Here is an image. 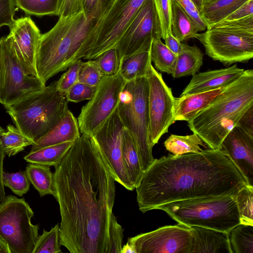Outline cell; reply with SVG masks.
<instances>
[{"label": "cell", "instance_id": "26", "mask_svg": "<svg viewBox=\"0 0 253 253\" xmlns=\"http://www.w3.org/2000/svg\"><path fill=\"white\" fill-rule=\"evenodd\" d=\"M74 142H66L31 150L24 159L29 163L55 167L61 161Z\"/></svg>", "mask_w": 253, "mask_h": 253}, {"label": "cell", "instance_id": "49", "mask_svg": "<svg viewBox=\"0 0 253 253\" xmlns=\"http://www.w3.org/2000/svg\"><path fill=\"white\" fill-rule=\"evenodd\" d=\"M82 11L80 0H64L58 16L70 15Z\"/></svg>", "mask_w": 253, "mask_h": 253}, {"label": "cell", "instance_id": "18", "mask_svg": "<svg viewBox=\"0 0 253 253\" xmlns=\"http://www.w3.org/2000/svg\"><path fill=\"white\" fill-rule=\"evenodd\" d=\"M219 150L235 164L253 186V136L239 126H235L226 136Z\"/></svg>", "mask_w": 253, "mask_h": 253}, {"label": "cell", "instance_id": "17", "mask_svg": "<svg viewBox=\"0 0 253 253\" xmlns=\"http://www.w3.org/2000/svg\"><path fill=\"white\" fill-rule=\"evenodd\" d=\"M9 28L8 35L25 73L37 77L36 58L42 34L40 29L29 16L15 19Z\"/></svg>", "mask_w": 253, "mask_h": 253}, {"label": "cell", "instance_id": "15", "mask_svg": "<svg viewBox=\"0 0 253 253\" xmlns=\"http://www.w3.org/2000/svg\"><path fill=\"white\" fill-rule=\"evenodd\" d=\"M135 253H189L190 227L178 223L128 238Z\"/></svg>", "mask_w": 253, "mask_h": 253}, {"label": "cell", "instance_id": "7", "mask_svg": "<svg viewBox=\"0 0 253 253\" xmlns=\"http://www.w3.org/2000/svg\"><path fill=\"white\" fill-rule=\"evenodd\" d=\"M148 93L146 76L127 82L117 108L124 127L133 137L144 172L155 160L150 140Z\"/></svg>", "mask_w": 253, "mask_h": 253}, {"label": "cell", "instance_id": "53", "mask_svg": "<svg viewBox=\"0 0 253 253\" xmlns=\"http://www.w3.org/2000/svg\"><path fill=\"white\" fill-rule=\"evenodd\" d=\"M113 0H99L98 12L96 20L103 14Z\"/></svg>", "mask_w": 253, "mask_h": 253}, {"label": "cell", "instance_id": "38", "mask_svg": "<svg viewBox=\"0 0 253 253\" xmlns=\"http://www.w3.org/2000/svg\"><path fill=\"white\" fill-rule=\"evenodd\" d=\"M2 179L4 186L19 196L27 193L30 189V182L25 171L9 173L3 171Z\"/></svg>", "mask_w": 253, "mask_h": 253}, {"label": "cell", "instance_id": "3", "mask_svg": "<svg viewBox=\"0 0 253 253\" xmlns=\"http://www.w3.org/2000/svg\"><path fill=\"white\" fill-rule=\"evenodd\" d=\"M253 105V70H245L224 87L211 103L187 122L190 129L209 148L219 149L223 140Z\"/></svg>", "mask_w": 253, "mask_h": 253}, {"label": "cell", "instance_id": "46", "mask_svg": "<svg viewBox=\"0 0 253 253\" xmlns=\"http://www.w3.org/2000/svg\"><path fill=\"white\" fill-rule=\"evenodd\" d=\"M15 4L14 0H0V28L9 27L14 21Z\"/></svg>", "mask_w": 253, "mask_h": 253}, {"label": "cell", "instance_id": "43", "mask_svg": "<svg viewBox=\"0 0 253 253\" xmlns=\"http://www.w3.org/2000/svg\"><path fill=\"white\" fill-rule=\"evenodd\" d=\"M215 27L253 33V15L237 19L222 20L207 29Z\"/></svg>", "mask_w": 253, "mask_h": 253}, {"label": "cell", "instance_id": "32", "mask_svg": "<svg viewBox=\"0 0 253 253\" xmlns=\"http://www.w3.org/2000/svg\"><path fill=\"white\" fill-rule=\"evenodd\" d=\"M161 38L153 39L151 46V59L157 70L171 75L177 55L164 43Z\"/></svg>", "mask_w": 253, "mask_h": 253}, {"label": "cell", "instance_id": "50", "mask_svg": "<svg viewBox=\"0 0 253 253\" xmlns=\"http://www.w3.org/2000/svg\"><path fill=\"white\" fill-rule=\"evenodd\" d=\"M80 0L82 10L86 17L96 20L98 12L99 0Z\"/></svg>", "mask_w": 253, "mask_h": 253}, {"label": "cell", "instance_id": "42", "mask_svg": "<svg viewBox=\"0 0 253 253\" xmlns=\"http://www.w3.org/2000/svg\"><path fill=\"white\" fill-rule=\"evenodd\" d=\"M97 87L78 82L65 93L68 102L78 103L89 100L94 95Z\"/></svg>", "mask_w": 253, "mask_h": 253}, {"label": "cell", "instance_id": "28", "mask_svg": "<svg viewBox=\"0 0 253 253\" xmlns=\"http://www.w3.org/2000/svg\"><path fill=\"white\" fill-rule=\"evenodd\" d=\"M171 32L179 42L196 38L199 32L191 19L175 0H171Z\"/></svg>", "mask_w": 253, "mask_h": 253}, {"label": "cell", "instance_id": "58", "mask_svg": "<svg viewBox=\"0 0 253 253\" xmlns=\"http://www.w3.org/2000/svg\"><path fill=\"white\" fill-rule=\"evenodd\" d=\"M212 0H203V5L206 3H208V2L212 1Z\"/></svg>", "mask_w": 253, "mask_h": 253}, {"label": "cell", "instance_id": "35", "mask_svg": "<svg viewBox=\"0 0 253 253\" xmlns=\"http://www.w3.org/2000/svg\"><path fill=\"white\" fill-rule=\"evenodd\" d=\"M235 197L241 223L253 225V186H244Z\"/></svg>", "mask_w": 253, "mask_h": 253}, {"label": "cell", "instance_id": "54", "mask_svg": "<svg viewBox=\"0 0 253 253\" xmlns=\"http://www.w3.org/2000/svg\"><path fill=\"white\" fill-rule=\"evenodd\" d=\"M0 253H10L6 243L0 237Z\"/></svg>", "mask_w": 253, "mask_h": 253}, {"label": "cell", "instance_id": "36", "mask_svg": "<svg viewBox=\"0 0 253 253\" xmlns=\"http://www.w3.org/2000/svg\"><path fill=\"white\" fill-rule=\"evenodd\" d=\"M61 246L57 223L49 231L43 229L42 234L38 236L33 253H60Z\"/></svg>", "mask_w": 253, "mask_h": 253}, {"label": "cell", "instance_id": "6", "mask_svg": "<svg viewBox=\"0 0 253 253\" xmlns=\"http://www.w3.org/2000/svg\"><path fill=\"white\" fill-rule=\"evenodd\" d=\"M156 210L166 212L178 223L228 233L241 223L235 196L209 197L177 201Z\"/></svg>", "mask_w": 253, "mask_h": 253}, {"label": "cell", "instance_id": "48", "mask_svg": "<svg viewBox=\"0 0 253 253\" xmlns=\"http://www.w3.org/2000/svg\"><path fill=\"white\" fill-rule=\"evenodd\" d=\"M236 126L253 136V105L244 113L238 122Z\"/></svg>", "mask_w": 253, "mask_h": 253}, {"label": "cell", "instance_id": "39", "mask_svg": "<svg viewBox=\"0 0 253 253\" xmlns=\"http://www.w3.org/2000/svg\"><path fill=\"white\" fill-rule=\"evenodd\" d=\"M163 40L171 32V0H153Z\"/></svg>", "mask_w": 253, "mask_h": 253}, {"label": "cell", "instance_id": "22", "mask_svg": "<svg viewBox=\"0 0 253 253\" xmlns=\"http://www.w3.org/2000/svg\"><path fill=\"white\" fill-rule=\"evenodd\" d=\"M224 87L203 92L184 95L178 98L175 97V122L191 121L199 112L211 103L222 90Z\"/></svg>", "mask_w": 253, "mask_h": 253}, {"label": "cell", "instance_id": "24", "mask_svg": "<svg viewBox=\"0 0 253 253\" xmlns=\"http://www.w3.org/2000/svg\"><path fill=\"white\" fill-rule=\"evenodd\" d=\"M122 155L129 179L135 189L139 184L144 172L141 167L133 137L129 131L125 128L122 134Z\"/></svg>", "mask_w": 253, "mask_h": 253}, {"label": "cell", "instance_id": "44", "mask_svg": "<svg viewBox=\"0 0 253 253\" xmlns=\"http://www.w3.org/2000/svg\"><path fill=\"white\" fill-rule=\"evenodd\" d=\"M124 231L114 215L109 228L108 253H120L123 246Z\"/></svg>", "mask_w": 253, "mask_h": 253}, {"label": "cell", "instance_id": "8", "mask_svg": "<svg viewBox=\"0 0 253 253\" xmlns=\"http://www.w3.org/2000/svg\"><path fill=\"white\" fill-rule=\"evenodd\" d=\"M145 0H114L95 20L76 57L92 60L115 48L122 34Z\"/></svg>", "mask_w": 253, "mask_h": 253}, {"label": "cell", "instance_id": "2", "mask_svg": "<svg viewBox=\"0 0 253 253\" xmlns=\"http://www.w3.org/2000/svg\"><path fill=\"white\" fill-rule=\"evenodd\" d=\"M247 181L219 149L169 155L155 159L135 188L143 213L168 203L199 198L235 196Z\"/></svg>", "mask_w": 253, "mask_h": 253}, {"label": "cell", "instance_id": "19", "mask_svg": "<svg viewBox=\"0 0 253 253\" xmlns=\"http://www.w3.org/2000/svg\"><path fill=\"white\" fill-rule=\"evenodd\" d=\"M245 69L236 64L219 69L199 73L192 78L180 96L214 90L224 87L238 78Z\"/></svg>", "mask_w": 253, "mask_h": 253}, {"label": "cell", "instance_id": "21", "mask_svg": "<svg viewBox=\"0 0 253 253\" xmlns=\"http://www.w3.org/2000/svg\"><path fill=\"white\" fill-rule=\"evenodd\" d=\"M80 136L77 119L68 109L48 132L34 142L31 150L66 142H74Z\"/></svg>", "mask_w": 253, "mask_h": 253}, {"label": "cell", "instance_id": "56", "mask_svg": "<svg viewBox=\"0 0 253 253\" xmlns=\"http://www.w3.org/2000/svg\"><path fill=\"white\" fill-rule=\"evenodd\" d=\"M197 6L199 13L200 12L203 5V0H191Z\"/></svg>", "mask_w": 253, "mask_h": 253}, {"label": "cell", "instance_id": "1", "mask_svg": "<svg viewBox=\"0 0 253 253\" xmlns=\"http://www.w3.org/2000/svg\"><path fill=\"white\" fill-rule=\"evenodd\" d=\"M54 167L60 244L71 253H108L116 181L93 137L82 134Z\"/></svg>", "mask_w": 253, "mask_h": 253}, {"label": "cell", "instance_id": "25", "mask_svg": "<svg viewBox=\"0 0 253 253\" xmlns=\"http://www.w3.org/2000/svg\"><path fill=\"white\" fill-rule=\"evenodd\" d=\"M248 0H213L203 5L200 16L207 28L227 17Z\"/></svg>", "mask_w": 253, "mask_h": 253}, {"label": "cell", "instance_id": "11", "mask_svg": "<svg viewBox=\"0 0 253 253\" xmlns=\"http://www.w3.org/2000/svg\"><path fill=\"white\" fill-rule=\"evenodd\" d=\"M127 82L120 70L114 75L103 77L94 95L83 106L77 119L82 134L93 135L114 113Z\"/></svg>", "mask_w": 253, "mask_h": 253}, {"label": "cell", "instance_id": "29", "mask_svg": "<svg viewBox=\"0 0 253 253\" xmlns=\"http://www.w3.org/2000/svg\"><path fill=\"white\" fill-rule=\"evenodd\" d=\"M25 173L30 182L39 193L41 197L46 195L54 196L53 173L49 166L30 163Z\"/></svg>", "mask_w": 253, "mask_h": 253}, {"label": "cell", "instance_id": "52", "mask_svg": "<svg viewBox=\"0 0 253 253\" xmlns=\"http://www.w3.org/2000/svg\"><path fill=\"white\" fill-rule=\"evenodd\" d=\"M4 130L1 126H0V134L1 132ZM5 154L2 149L1 144L0 140V204L2 202L5 198V192L4 188V185L3 183L2 175H3V160Z\"/></svg>", "mask_w": 253, "mask_h": 253}, {"label": "cell", "instance_id": "4", "mask_svg": "<svg viewBox=\"0 0 253 253\" xmlns=\"http://www.w3.org/2000/svg\"><path fill=\"white\" fill-rule=\"evenodd\" d=\"M95 22L82 11L59 17L55 25L42 34L35 66L37 77L43 84L77 60V55Z\"/></svg>", "mask_w": 253, "mask_h": 253}, {"label": "cell", "instance_id": "34", "mask_svg": "<svg viewBox=\"0 0 253 253\" xmlns=\"http://www.w3.org/2000/svg\"><path fill=\"white\" fill-rule=\"evenodd\" d=\"M15 6L27 15H57L58 0H14Z\"/></svg>", "mask_w": 253, "mask_h": 253}, {"label": "cell", "instance_id": "23", "mask_svg": "<svg viewBox=\"0 0 253 253\" xmlns=\"http://www.w3.org/2000/svg\"><path fill=\"white\" fill-rule=\"evenodd\" d=\"M182 46L171 75L173 78L193 76L199 71L203 64L204 54L198 47L185 43H182Z\"/></svg>", "mask_w": 253, "mask_h": 253}, {"label": "cell", "instance_id": "40", "mask_svg": "<svg viewBox=\"0 0 253 253\" xmlns=\"http://www.w3.org/2000/svg\"><path fill=\"white\" fill-rule=\"evenodd\" d=\"M104 76L93 60L83 62L80 68L78 82L97 87Z\"/></svg>", "mask_w": 253, "mask_h": 253}, {"label": "cell", "instance_id": "33", "mask_svg": "<svg viewBox=\"0 0 253 253\" xmlns=\"http://www.w3.org/2000/svg\"><path fill=\"white\" fill-rule=\"evenodd\" d=\"M228 234L232 253H253V225L240 223Z\"/></svg>", "mask_w": 253, "mask_h": 253}, {"label": "cell", "instance_id": "12", "mask_svg": "<svg viewBox=\"0 0 253 253\" xmlns=\"http://www.w3.org/2000/svg\"><path fill=\"white\" fill-rule=\"evenodd\" d=\"M206 53L224 65L246 63L253 57V33L222 28H210L197 38Z\"/></svg>", "mask_w": 253, "mask_h": 253}, {"label": "cell", "instance_id": "20", "mask_svg": "<svg viewBox=\"0 0 253 253\" xmlns=\"http://www.w3.org/2000/svg\"><path fill=\"white\" fill-rule=\"evenodd\" d=\"M190 229L189 253H232L228 233L199 226Z\"/></svg>", "mask_w": 253, "mask_h": 253}, {"label": "cell", "instance_id": "51", "mask_svg": "<svg viewBox=\"0 0 253 253\" xmlns=\"http://www.w3.org/2000/svg\"><path fill=\"white\" fill-rule=\"evenodd\" d=\"M164 40L167 47L176 55L181 51L183 48L182 43L176 39L172 34L168 35Z\"/></svg>", "mask_w": 253, "mask_h": 253}, {"label": "cell", "instance_id": "16", "mask_svg": "<svg viewBox=\"0 0 253 253\" xmlns=\"http://www.w3.org/2000/svg\"><path fill=\"white\" fill-rule=\"evenodd\" d=\"M125 127L117 109L92 136L104 157L116 182L133 191L122 155V134Z\"/></svg>", "mask_w": 253, "mask_h": 253}, {"label": "cell", "instance_id": "37", "mask_svg": "<svg viewBox=\"0 0 253 253\" xmlns=\"http://www.w3.org/2000/svg\"><path fill=\"white\" fill-rule=\"evenodd\" d=\"M97 65L104 76L116 74L120 68V61L116 48H112L92 59Z\"/></svg>", "mask_w": 253, "mask_h": 253}, {"label": "cell", "instance_id": "9", "mask_svg": "<svg viewBox=\"0 0 253 253\" xmlns=\"http://www.w3.org/2000/svg\"><path fill=\"white\" fill-rule=\"evenodd\" d=\"M33 215L23 198L8 195L0 204V237L10 253H33L39 229L31 222Z\"/></svg>", "mask_w": 253, "mask_h": 253}, {"label": "cell", "instance_id": "55", "mask_svg": "<svg viewBox=\"0 0 253 253\" xmlns=\"http://www.w3.org/2000/svg\"><path fill=\"white\" fill-rule=\"evenodd\" d=\"M120 253H135V251L132 246L127 242L126 245L122 246Z\"/></svg>", "mask_w": 253, "mask_h": 253}, {"label": "cell", "instance_id": "27", "mask_svg": "<svg viewBox=\"0 0 253 253\" xmlns=\"http://www.w3.org/2000/svg\"><path fill=\"white\" fill-rule=\"evenodd\" d=\"M151 63L150 47L148 50L138 52L123 59L120 72L123 78L129 82L146 76Z\"/></svg>", "mask_w": 253, "mask_h": 253}, {"label": "cell", "instance_id": "5", "mask_svg": "<svg viewBox=\"0 0 253 253\" xmlns=\"http://www.w3.org/2000/svg\"><path fill=\"white\" fill-rule=\"evenodd\" d=\"M68 103L54 82L4 108L15 126L34 143L62 118Z\"/></svg>", "mask_w": 253, "mask_h": 253}, {"label": "cell", "instance_id": "45", "mask_svg": "<svg viewBox=\"0 0 253 253\" xmlns=\"http://www.w3.org/2000/svg\"><path fill=\"white\" fill-rule=\"evenodd\" d=\"M181 7L196 26L198 32L207 30V26L201 18L199 11L191 0H174Z\"/></svg>", "mask_w": 253, "mask_h": 253}, {"label": "cell", "instance_id": "14", "mask_svg": "<svg viewBox=\"0 0 253 253\" xmlns=\"http://www.w3.org/2000/svg\"><path fill=\"white\" fill-rule=\"evenodd\" d=\"M162 38L153 0H145L122 34L115 48L120 63L124 58L150 48L153 39Z\"/></svg>", "mask_w": 253, "mask_h": 253}, {"label": "cell", "instance_id": "30", "mask_svg": "<svg viewBox=\"0 0 253 253\" xmlns=\"http://www.w3.org/2000/svg\"><path fill=\"white\" fill-rule=\"evenodd\" d=\"M167 150L175 156L202 151L200 146L205 147L204 142L196 133L187 135L171 134L164 142Z\"/></svg>", "mask_w": 253, "mask_h": 253}, {"label": "cell", "instance_id": "10", "mask_svg": "<svg viewBox=\"0 0 253 253\" xmlns=\"http://www.w3.org/2000/svg\"><path fill=\"white\" fill-rule=\"evenodd\" d=\"M45 86L37 77L25 73L11 37L0 38V103L8 106Z\"/></svg>", "mask_w": 253, "mask_h": 253}, {"label": "cell", "instance_id": "57", "mask_svg": "<svg viewBox=\"0 0 253 253\" xmlns=\"http://www.w3.org/2000/svg\"><path fill=\"white\" fill-rule=\"evenodd\" d=\"M63 1H64V0H58V11H57V15H58L59 14V11L60 10V9L62 7V5L63 4Z\"/></svg>", "mask_w": 253, "mask_h": 253}, {"label": "cell", "instance_id": "31", "mask_svg": "<svg viewBox=\"0 0 253 253\" xmlns=\"http://www.w3.org/2000/svg\"><path fill=\"white\" fill-rule=\"evenodd\" d=\"M0 140L5 154L8 157L15 155L34 144L32 140L11 125H8L6 130L1 132Z\"/></svg>", "mask_w": 253, "mask_h": 253}, {"label": "cell", "instance_id": "47", "mask_svg": "<svg viewBox=\"0 0 253 253\" xmlns=\"http://www.w3.org/2000/svg\"><path fill=\"white\" fill-rule=\"evenodd\" d=\"M251 15H253V0H248L222 20L237 19Z\"/></svg>", "mask_w": 253, "mask_h": 253}, {"label": "cell", "instance_id": "13", "mask_svg": "<svg viewBox=\"0 0 253 253\" xmlns=\"http://www.w3.org/2000/svg\"><path fill=\"white\" fill-rule=\"evenodd\" d=\"M146 76L148 85L150 140L154 146L175 122V97L171 88L165 82L162 74L155 69L152 63Z\"/></svg>", "mask_w": 253, "mask_h": 253}, {"label": "cell", "instance_id": "41", "mask_svg": "<svg viewBox=\"0 0 253 253\" xmlns=\"http://www.w3.org/2000/svg\"><path fill=\"white\" fill-rule=\"evenodd\" d=\"M82 62L81 59H79L72 63L67 68L68 70L55 82L56 87L60 91L65 94L78 82L79 71Z\"/></svg>", "mask_w": 253, "mask_h": 253}]
</instances>
